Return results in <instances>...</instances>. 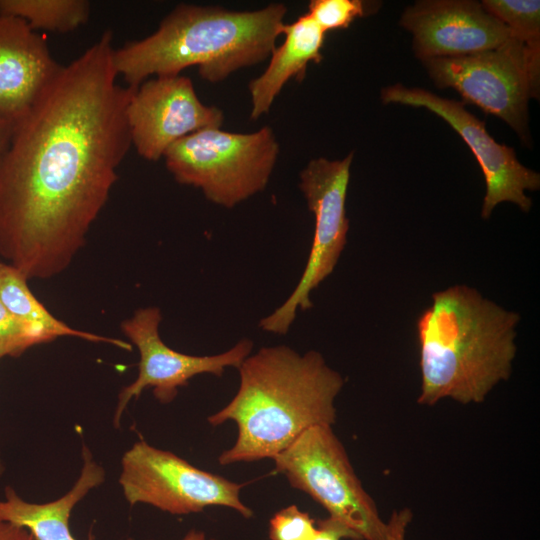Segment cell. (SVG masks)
<instances>
[{"label": "cell", "mask_w": 540, "mask_h": 540, "mask_svg": "<svg viewBox=\"0 0 540 540\" xmlns=\"http://www.w3.org/2000/svg\"><path fill=\"white\" fill-rule=\"evenodd\" d=\"M278 154L279 144L266 126L246 134L203 129L172 144L163 157L177 182L232 208L264 190Z\"/></svg>", "instance_id": "5"}, {"label": "cell", "mask_w": 540, "mask_h": 540, "mask_svg": "<svg viewBox=\"0 0 540 540\" xmlns=\"http://www.w3.org/2000/svg\"><path fill=\"white\" fill-rule=\"evenodd\" d=\"M131 141L138 154L159 160L178 140L209 128H220L222 111L204 105L188 77L158 76L140 84L126 109Z\"/></svg>", "instance_id": "12"}, {"label": "cell", "mask_w": 540, "mask_h": 540, "mask_svg": "<svg viewBox=\"0 0 540 540\" xmlns=\"http://www.w3.org/2000/svg\"><path fill=\"white\" fill-rule=\"evenodd\" d=\"M422 62L438 87L455 89L465 102L501 118L528 143V101L538 97L539 88L520 41L512 37L496 49Z\"/></svg>", "instance_id": "9"}, {"label": "cell", "mask_w": 540, "mask_h": 540, "mask_svg": "<svg viewBox=\"0 0 540 540\" xmlns=\"http://www.w3.org/2000/svg\"><path fill=\"white\" fill-rule=\"evenodd\" d=\"M273 461L293 488L309 495L362 540H383L385 522L333 426L308 428Z\"/></svg>", "instance_id": "6"}, {"label": "cell", "mask_w": 540, "mask_h": 540, "mask_svg": "<svg viewBox=\"0 0 540 540\" xmlns=\"http://www.w3.org/2000/svg\"><path fill=\"white\" fill-rule=\"evenodd\" d=\"M286 13L281 3L256 11L180 4L156 32L114 49L113 65L133 88L148 76H176L191 66L217 83L271 55Z\"/></svg>", "instance_id": "4"}, {"label": "cell", "mask_w": 540, "mask_h": 540, "mask_svg": "<svg viewBox=\"0 0 540 540\" xmlns=\"http://www.w3.org/2000/svg\"><path fill=\"white\" fill-rule=\"evenodd\" d=\"M46 41L22 19L0 16V118L15 126L60 70Z\"/></svg>", "instance_id": "14"}, {"label": "cell", "mask_w": 540, "mask_h": 540, "mask_svg": "<svg viewBox=\"0 0 540 540\" xmlns=\"http://www.w3.org/2000/svg\"><path fill=\"white\" fill-rule=\"evenodd\" d=\"M400 24L413 35L420 60L458 57L499 48L513 36L472 0H423L408 6Z\"/></svg>", "instance_id": "13"}, {"label": "cell", "mask_w": 540, "mask_h": 540, "mask_svg": "<svg viewBox=\"0 0 540 540\" xmlns=\"http://www.w3.org/2000/svg\"><path fill=\"white\" fill-rule=\"evenodd\" d=\"M362 540L343 522L328 516L316 521V530L310 540Z\"/></svg>", "instance_id": "23"}, {"label": "cell", "mask_w": 540, "mask_h": 540, "mask_svg": "<svg viewBox=\"0 0 540 540\" xmlns=\"http://www.w3.org/2000/svg\"><path fill=\"white\" fill-rule=\"evenodd\" d=\"M238 371L235 396L207 418L212 426L237 425L236 441L219 455L220 465L273 459L308 428L336 423L335 400L345 379L320 352L262 347Z\"/></svg>", "instance_id": "2"}, {"label": "cell", "mask_w": 540, "mask_h": 540, "mask_svg": "<svg viewBox=\"0 0 540 540\" xmlns=\"http://www.w3.org/2000/svg\"><path fill=\"white\" fill-rule=\"evenodd\" d=\"M89 13L84 0H0V16L20 18L34 31L70 32L83 25Z\"/></svg>", "instance_id": "18"}, {"label": "cell", "mask_w": 540, "mask_h": 540, "mask_svg": "<svg viewBox=\"0 0 540 540\" xmlns=\"http://www.w3.org/2000/svg\"><path fill=\"white\" fill-rule=\"evenodd\" d=\"M3 472H4V466L0 458V476L2 475Z\"/></svg>", "instance_id": "28"}, {"label": "cell", "mask_w": 540, "mask_h": 540, "mask_svg": "<svg viewBox=\"0 0 540 540\" xmlns=\"http://www.w3.org/2000/svg\"><path fill=\"white\" fill-rule=\"evenodd\" d=\"M316 530V520L296 505L276 512L269 521L270 540H310Z\"/></svg>", "instance_id": "22"}, {"label": "cell", "mask_w": 540, "mask_h": 540, "mask_svg": "<svg viewBox=\"0 0 540 540\" xmlns=\"http://www.w3.org/2000/svg\"><path fill=\"white\" fill-rule=\"evenodd\" d=\"M384 103H399L426 108L444 119L474 154L486 182L481 217L488 219L501 202L515 203L523 212L530 211L532 200L525 191L540 187L539 173L522 165L513 148L497 143L487 132L485 123L464 108L463 102L442 98L422 88L401 84L385 87Z\"/></svg>", "instance_id": "10"}, {"label": "cell", "mask_w": 540, "mask_h": 540, "mask_svg": "<svg viewBox=\"0 0 540 540\" xmlns=\"http://www.w3.org/2000/svg\"><path fill=\"white\" fill-rule=\"evenodd\" d=\"M412 520V512L408 508L395 510L385 522L383 540H405L406 530Z\"/></svg>", "instance_id": "24"}, {"label": "cell", "mask_w": 540, "mask_h": 540, "mask_svg": "<svg viewBox=\"0 0 540 540\" xmlns=\"http://www.w3.org/2000/svg\"><path fill=\"white\" fill-rule=\"evenodd\" d=\"M0 540H35V538L26 529L0 518Z\"/></svg>", "instance_id": "25"}, {"label": "cell", "mask_w": 540, "mask_h": 540, "mask_svg": "<svg viewBox=\"0 0 540 540\" xmlns=\"http://www.w3.org/2000/svg\"><path fill=\"white\" fill-rule=\"evenodd\" d=\"M121 467L119 484L131 506L148 504L174 515L223 506L245 518L253 516L252 509L240 499L243 484L201 470L144 440L124 453Z\"/></svg>", "instance_id": "8"}, {"label": "cell", "mask_w": 540, "mask_h": 540, "mask_svg": "<svg viewBox=\"0 0 540 540\" xmlns=\"http://www.w3.org/2000/svg\"><path fill=\"white\" fill-rule=\"evenodd\" d=\"M519 321L518 313L468 285L435 292L416 323L421 372L417 402L482 403L512 374Z\"/></svg>", "instance_id": "3"}, {"label": "cell", "mask_w": 540, "mask_h": 540, "mask_svg": "<svg viewBox=\"0 0 540 540\" xmlns=\"http://www.w3.org/2000/svg\"><path fill=\"white\" fill-rule=\"evenodd\" d=\"M162 319L157 307L138 309L125 320L122 331L133 343L140 355L138 376L124 387L118 395L113 423L118 427L128 403L137 399L147 387L153 389L155 398L163 404L170 403L178 394V388L186 386L196 375L212 374L221 377L227 367L239 368L251 354L253 342L242 339L229 350L210 356H193L168 347L161 339L159 325Z\"/></svg>", "instance_id": "11"}, {"label": "cell", "mask_w": 540, "mask_h": 540, "mask_svg": "<svg viewBox=\"0 0 540 540\" xmlns=\"http://www.w3.org/2000/svg\"><path fill=\"white\" fill-rule=\"evenodd\" d=\"M283 43L273 50L266 70L249 83L251 118L268 113L283 86L291 78L302 81L309 62L320 63L325 32L305 13L291 24H284Z\"/></svg>", "instance_id": "16"}, {"label": "cell", "mask_w": 540, "mask_h": 540, "mask_svg": "<svg viewBox=\"0 0 540 540\" xmlns=\"http://www.w3.org/2000/svg\"><path fill=\"white\" fill-rule=\"evenodd\" d=\"M13 129L12 124L0 118V160L9 145Z\"/></svg>", "instance_id": "26"}, {"label": "cell", "mask_w": 540, "mask_h": 540, "mask_svg": "<svg viewBox=\"0 0 540 540\" xmlns=\"http://www.w3.org/2000/svg\"><path fill=\"white\" fill-rule=\"evenodd\" d=\"M27 281L15 267L0 263V302L12 315L35 330L44 343L57 337L72 336L112 344L127 351L132 349V345L123 340L77 330L58 320L33 295Z\"/></svg>", "instance_id": "17"}, {"label": "cell", "mask_w": 540, "mask_h": 540, "mask_svg": "<svg viewBox=\"0 0 540 540\" xmlns=\"http://www.w3.org/2000/svg\"><path fill=\"white\" fill-rule=\"evenodd\" d=\"M113 51L107 30L61 66L0 160V255L28 280L68 267L132 145Z\"/></svg>", "instance_id": "1"}, {"label": "cell", "mask_w": 540, "mask_h": 540, "mask_svg": "<svg viewBox=\"0 0 540 540\" xmlns=\"http://www.w3.org/2000/svg\"><path fill=\"white\" fill-rule=\"evenodd\" d=\"M482 7L520 41L526 50L533 80L540 83V2L538 0H483Z\"/></svg>", "instance_id": "19"}, {"label": "cell", "mask_w": 540, "mask_h": 540, "mask_svg": "<svg viewBox=\"0 0 540 540\" xmlns=\"http://www.w3.org/2000/svg\"><path fill=\"white\" fill-rule=\"evenodd\" d=\"M182 540H214V539L207 538L206 535L202 531H197L195 529H192L184 536Z\"/></svg>", "instance_id": "27"}, {"label": "cell", "mask_w": 540, "mask_h": 540, "mask_svg": "<svg viewBox=\"0 0 540 540\" xmlns=\"http://www.w3.org/2000/svg\"><path fill=\"white\" fill-rule=\"evenodd\" d=\"M307 13L327 32L348 28L356 18L366 14V9L361 0H312Z\"/></svg>", "instance_id": "20"}, {"label": "cell", "mask_w": 540, "mask_h": 540, "mask_svg": "<svg viewBox=\"0 0 540 540\" xmlns=\"http://www.w3.org/2000/svg\"><path fill=\"white\" fill-rule=\"evenodd\" d=\"M82 459L81 473L75 484L67 493L51 502L39 504L25 501L12 487L7 486L5 499L0 500V518L26 529L35 540H78L70 530L71 512L90 490L105 480L103 467L93 459L85 444L82 446Z\"/></svg>", "instance_id": "15"}, {"label": "cell", "mask_w": 540, "mask_h": 540, "mask_svg": "<svg viewBox=\"0 0 540 540\" xmlns=\"http://www.w3.org/2000/svg\"><path fill=\"white\" fill-rule=\"evenodd\" d=\"M352 160L353 153L335 161L320 157L300 172L299 188L315 217L312 246L295 289L281 306L261 319L262 330L287 334L297 310L312 308L311 292L335 269L347 243L346 196Z\"/></svg>", "instance_id": "7"}, {"label": "cell", "mask_w": 540, "mask_h": 540, "mask_svg": "<svg viewBox=\"0 0 540 540\" xmlns=\"http://www.w3.org/2000/svg\"><path fill=\"white\" fill-rule=\"evenodd\" d=\"M44 343L29 325L12 315L0 302V359L17 357L28 348Z\"/></svg>", "instance_id": "21"}]
</instances>
